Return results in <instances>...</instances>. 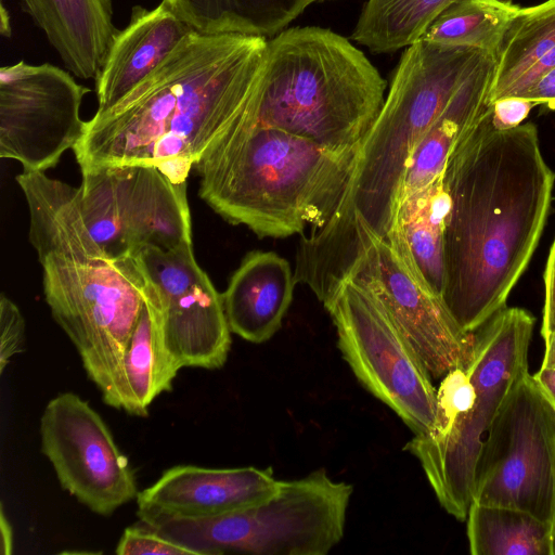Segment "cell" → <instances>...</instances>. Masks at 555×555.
<instances>
[{
  "label": "cell",
  "instance_id": "obj_1",
  "mask_svg": "<svg viewBox=\"0 0 555 555\" xmlns=\"http://www.w3.org/2000/svg\"><path fill=\"white\" fill-rule=\"evenodd\" d=\"M554 182L537 127L499 128L491 105L453 147L442 172L441 300L463 331L505 307L540 241Z\"/></svg>",
  "mask_w": 555,
  "mask_h": 555
},
{
  "label": "cell",
  "instance_id": "obj_2",
  "mask_svg": "<svg viewBox=\"0 0 555 555\" xmlns=\"http://www.w3.org/2000/svg\"><path fill=\"white\" fill-rule=\"evenodd\" d=\"M268 39L191 31L135 88L86 121L73 149L81 171L154 166L176 183L249 107Z\"/></svg>",
  "mask_w": 555,
  "mask_h": 555
},
{
  "label": "cell",
  "instance_id": "obj_3",
  "mask_svg": "<svg viewBox=\"0 0 555 555\" xmlns=\"http://www.w3.org/2000/svg\"><path fill=\"white\" fill-rule=\"evenodd\" d=\"M485 54L423 39L405 48L340 199L320 228L300 238L297 283L325 299L374 240L387 238L416 144Z\"/></svg>",
  "mask_w": 555,
  "mask_h": 555
},
{
  "label": "cell",
  "instance_id": "obj_4",
  "mask_svg": "<svg viewBox=\"0 0 555 555\" xmlns=\"http://www.w3.org/2000/svg\"><path fill=\"white\" fill-rule=\"evenodd\" d=\"M359 150L253 122L242 114L195 165L201 198L232 224L283 238L320 228L349 181Z\"/></svg>",
  "mask_w": 555,
  "mask_h": 555
},
{
  "label": "cell",
  "instance_id": "obj_5",
  "mask_svg": "<svg viewBox=\"0 0 555 555\" xmlns=\"http://www.w3.org/2000/svg\"><path fill=\"white\" fill-rule=\"evenodd\" d=\"M386 81L347 38L318 26L268 40L262 80L246 118L338 152L359 150L385 103Z\"/></svg>",
  "mask_w": 555,
  "mask_h": 555
},
{
  "label": "cell",
  "instance_id": "obj_6",
  "mask_svg": "<svg viewBox=\"0 0 555 555\" xmlns=\"http://www.w3.org/2000/svg\"><path fill=\"white\" fill-rule=\"evenodd\" d=\"M533 317L503 308L474 333L469 358L442 377L434 427L404 450L422 465L440 505L465 520L474 501L476 468L488 429L517 380L528 373Z\"/></svg>",
  "mask_w": 555,
  "mask_h": 555
},
{
  "label": "cell",
  "instance_id": "obj_7",
  "mask_svg": "<svg viewBox=\"0 0 555 555\" xmlns=\"http://www.w3.org/2000/svg\"><path fill=\"white\" fill-rule=\"evenodd\" d=\"M37 255L51 314L104 402L152 285L137 256L108 257L90 232Z\"/></svg>",
  "mask_w": 555,
  "mask_h": 555
},
{
  "label": "cell",
  "instance_id": "obj_8",
  "mask_svg": "<svg viewBox=\"0 0 555 555\" xmlns=\"http://www.w3.org/2000/svg\"><path fill=\"white\" fill-rule=\"evenodd\" d=\"M353 488L321 468L281 480L269 499L212 517L138 511V524L194 555H325L344 537Z\"/></svg>",
  "mask_w": 555,
  "mask_h": 555
},
{
  "label": "cell",
  "instance_id": "obj_9",
  "mask_svg": "<svg viewBox=\"0 0 555 555\" xmlns=\"http://www.w3.org/2000/svg\"><path fill=\"white\" fill-rule=\"evenodd\" d=\"M323 305L335 325L338 349L363 387L414 435L429 431L437 418V389L379 300L348 278Z\"/></svg>",
  "mask_w": 555,
  "mask_h": 555
},
{
  "label": "cell",
  "instance_id": "obj_10",
  "mask_svg": "<svg viewBox=\"0 0 555 555\" xmlns=\"http://www.w3.org/2000/svg\"><path fill=\"white\" fill-rule=\"evenodd\" d=\"M473 503L512 507L555 524V404L529 372L486 434Z\"/></svg>",
  "mask_w": 555,
  "mask_h": 555
},
{
  "label": "cell",
  "instance_id": "obj_11",
  "mask_svg": "<svg viewBox=\"0 0 555 555\" xmlns=\"http://www.w3.org/2000/svg\"><path fill=\"white\" fill-rule=\"evenodd\" d=\"M80 208L86 225L111 258L155 246L192 243L185 182L154 166L122 165L81 171Z\"/></svg>",
  "mask_w": 555,
  "mask_h": 555
},
{
  "label": "cell",
  "instance_id": "obj_12",
  "mask_svg": "<svg viewBox=\"0 0 555 555\" xmlns=\"http://www.w3.org/2000/svg\"><path fill=\"white\" fill-rule=\"evenodd\" d=\"M55 65L23 61L0 69V156L23 171H44L80 140V117L90 92Z\"/></svg>",
  "mask_w": 555,
  "mask_h": 555
},
{
  "label": "cell",
  "instance_id": "obj_13",
  "mask_svg": "<svg viewBox=\"0 0 555 555\" xmlns=\"http://www.w3.org/2000/svg\"><path fill=\"white\" fill-rule=\"evenodd\" d=\"M41 452L61 487L91 512L109 516L138 495L135 474L100 414L65 391L40 417Z\"/></svg>",
  "mask_w": 555,
  "mask_h": 555
},
{
  "label": "cell",
  "instance_id": "obj_14",
  "mask_svg": "<svg viewBox=\"0 0 555 555\" xmlns=\"http://www.w3.org/2000/svg\"><path fill=\"white\" fill-rule=\"evenodd\" d=\"M348 278L379 300L431 377L441 378L466 364L474 333L459 326L441 299L415 280L386 240H374Z\"/></svg>",
  "mask_w": 555,
  "mask_h": 555
},
{
  "label": "cell",
  "instance_id": "obj_15",
  "mask_svg": "<svg viewBox=\"0 0 555 555\" xmlns=\"http://www.w3.org/2000/svg\"><path fill=\"white\" fill-rule=\"evenodd\" d=\"M272 469L178 465L137 495L138 511L180 517H212L258 504L280 488Z\"/></svg>",
  "mask_w": 555,
  "mask_h": 555
},
{
  "label": "cell",
  "instance_id": "obj_16",
  "mask_svg": "<svg viewBox=\"0 0 555 555\" xmlns=\"http://www.w3.org/2000/svg\"><path fill=\"white\" fill-rule=\"evenodd\" d=\"M157 324L164 350L180 370L225 364L232 332L222 294L207 273L181 295L159 301Z\"/></svg>",
  "mask_w": 555,
  "mask_h": 555
},
{
  "label": "cell",
  "instance_id": "obj_17",
  "mask_svg": "<svg viewBox=\"0 0 555 555\" xmlns=\"http://www.w3.org/2000/svg\"><path fill=\"white\" fill-rule=\"evenodd\" d=\"M194 29L165 2L134 7L96 78L98 111H106L142 82Z\"/></svg>",
  "mask_w": 555,
  "mask_h": 555
},
{
  "label": "cell",
  "instance_id": "obj_18",
  "mask_svg": "<svg viewBox=\"0 0 555 555\" xmlns=\"http://www.w3.org/2000/svg\"><path fill=\"white\" fill-rule=\"evenodd\" d=\"M296 280L289 262L273 251L248 253L222 293L232 333L261 344L282 326Z\"/></svg>",
  "mask_w": 555,
  "mask_h": 555
},
{
  "label": "cell",
  "instance_id": "obj_19",
  "mask_svg": "<svg viewBox=\"0 0 555 555\" xmlns=\"http://www.w3.org/2000/svg\"><path fill=\"white\" fill-rule=\"evenodd\" d=\"M65 67L96 79L119 30L111 0H22Z\"/></svg>",
  "mask_w": 555,
  "mask_h": 555
},
{
  "label": "cell",
  "instance_id": "obj_20",
  "mask_svg": "<svg viewBox=\"0 0 555 555\" xmlns=\"http://www.w3.org/2000/svg\"><path fill=\"white\" fill-rule=\"evenodd\" d=\"M494 66V56L485 54L416 144L399 201L427 188L442 175L455 144L490 107Z\"/></svg>",
  "mask_w": 555,
  "mask_h": 555
},
{
  "label": "cell",
  "instance_id": "obj_21",
  "mask_svg": "<svg viewBox=\"0 0 555 555\" xmlns=\"http://www.w3.org/2000/svg\"><path fill=\"white\" fill-rule=\"evenodd\" d=\"M448 206L441 175L427 188L399 201L386 238L415 280L440 299L444 285L443 232Z\"/></svg>",
  "mask_w": 555,
  "mask_h": 555
},
{
  "label": "cell",
  "instance_id": "obj_22",
  "mask_svg": "<svg viewBox=\"0 0 555 555\" xmlns=\"http://www.w3.org/2000/svg\"><path fill=\"white\" fill-rule=\"evenodd\" d=\"M494 57L490 104L518 98L555 67V0L519 7Z\"/></svg>",
  "mask_w": 555,
  "mask_h": 555
},
{
  "label": "cell",
  "instance_id": "obj_23",
  "mask_svg": "<svg viewBox=\"0 0 555 555\" xmlns=\"http://www.w3.org/2000/svg\"><path fill=\"white\" fill-rule=\"evenodd\" d=\"M158 296L152 286L112 390L104 401L108 406L124 410L130 415L146 417L151 403L163 392L172 390L180 371L164 350L158 324Z\"/></svg>",
  "mask_w": 555,
  "mask_h": 555
},
{
  "label": "cell",
  "instance_id": "obj_24",
  "mask_svg": "<svg viewBox=\"0 0 555 555\" xmlns=\"http://www.w3.org/2000/svg\"><path fill=\"white\" fill-rule=\"evenodd\" d=\"M203 34L273 37L298 17L311 0H163Z\"/></svg>",
  "mask_w": 555,
  "mask_h": 555
},
{
  "label": "cell",
  "instance_id": "obj_25",
  "mask_svg": "<svg viewBox=\"0 0 555 555\" xmlns=\"http://www.w3.org/2000/svg\"><path fill=\"white\" fill-rule=\"evenodd\" d=\"M466 519L473 555H553V525L527 512L472 503Z\"/></svg>",
  "mask_w": 555,
  "mask_h": 555
},
{
  "label": "cell",
  "instance_id": "obj_26",
  "mask_svg": "<svg viewBox=\"0 0 555 555\" xmlns=\"http://www.w3.org/2000/svg\"><path fill=\"white\" fill-rule=\"evenodd\" d=\"M456 0H366L351 40L373 53H391L420 40L433 21ZM514 3L515 0H501Z\"/></svg>",
  "mask_w": 555,
  "mask_h": 555
},
{
  "label": "cell",
  "instance_id": "obj_27",
  "mask_svg": "<svg viewBox=\"0 0 555 555\" xmlns=\"http://www.w3.org/2000/svg\"><path fill=\"white\" fill-rule=\"evenodd\" d=\"M518 9L519 5L501 0H456L433 21L421 39L474 48L495 56Z\"/></svg>",
  "mask_w": 555,
  "mask_h": 555
},
{
  "label": "cell",
  "instance_id": "obj_28",
  "mask_svg": "<svg viewBox=\"0 0 555 555\" xmlns=\"http://www.w3.org/2000/svg\"><path fill=\"white\" fill-rule=\"evenodd\" d=\"M137 258L159 301L181 295L206 274L195 260L192 243L170 249L146 246Z\"/></svg>",
  "mask_w": 555,
  "mask_h": 555
},
{
  "label": "cell",
  "instance_id": "obj_29",
  "mask_svg": "<svg viewBox=\"0 0 555 555\" xmlns=\"http://www.w3.org/2000/svg\"><path fill=\"white\" fill-rule=\"evenodd\" d=\"M115 552L118 555H194L186 547L162 537L138 522L125 529Z\"/></svg>",
  "mask_w": 555,
  "mask_h": 555
},
{
  "label": "cell",
  "instance_id": "obj_30",
  "mask_svg": "<svg viewBox=\"0 0 555 555\" xmlns=\"http://www.w3.org/2000/svg\"><path fill=\"white\" fill-rule=\"evenodd\" d=\"M26 324L18 307L4 294L0 297V373L11 359L25 350Z\"/></svg>",
  "mask_w": 555,
  "mask_h": 555
},
{
  "label": "cell",
  "instance_id": "obj_31",
  "mask_svg": "<svg viewBox=\"0 0 555 555\" xmlns=\"http://www.w3.org/2000/svg\"><path fill=\"white\" fill-rule=\"evenodd\" d=\"M535 106L533 102L520 98H505L491 104L492 120L499 128H513L525 120Z\"/></svg>",
  "mask_w": 555,
  "mask_h": 555
},
{
  "label": "cell",
  "instance_id": "obj_32",
  "mask_svg": "<svg viewBox=\"0 0 555 555\" xmlns=\"http://www.w3.org/2000/svg\"><path fill=\"white\" fill-rule=\"evenodd\" d=\"M555 332V238L551 246L544 272V306L542 315V337Z\"/></svg>",
  "mask_w": 555,
  "mask_h": 555
},
{
  "label": "cell",
  "instance_id": "obj_33",
  "mask_svg": "<svg viewBox=\"0 0 555 555\" xmlns=\"http://www.w3.org/2000/svg\"><path fill=\"white\" fill-rule=\"evenodd\" d=\"M518 98L555 109V67L546 72L532 87Z\"/></svg>",
  "mask_w": 555,
  "mask_h": 555
},
{
  "label": "cell",
  "instance_id": "obj_34",
  "mask_svg": "<svg viewBox=\"0 0 555 555\" xmlns=\"http://www.w3.org/2000/svg\"><path fill=\"white\" fill-rule=\"evenodd\" d=\"M13 551V528L8 520L3 505L0 508V554L10 555Z\"/></svg>",
  "mask_w": 555,
  "mask_h": 555
},
{
  "label": "cell",
  "instance_id": "obj_35",
  "mask_svg": "<svg viewBox=\"0 0 555 555\" xmlns=\"http://www.w3.org/2000/svg\"><path fill=\"white\" fill-rule=\"evenodd\" d=\"M533 377L555 404V369L541 366Z\"/></svg>",
  "mask_w": 555,
  "mask_h": 555
},
{
  "label": "cell",
  "instance_id": "obj_36",
  "mask_svg": "<svg viewBox=\"0 0 555 555\" xmlns=\"http://www.w3.org/2000/svg\"><path fill=\"white\" fill-rule=\"evenodd\" d=\"M545 343L542 367L555 369V332L543 337Z\"/></svg>",
  "mask_w": 555,
  "mask_h": 555
},
{
  "label": "cell",
  "instance_id": "obj_37",
  "mask_svg": "<svg viewBox=\"0 0 555 555\" xmlns=\"http://www.w3.org/2000/svg\"><path fill=\"white\" fill-rule=\"evenodd\" d=\"M9 13L7 12L3 4H1V28L0 31L3 36H10V18L8 17Z\"/></svg>",
  "mask_w": 555,
  "mask_h": 555
},
{
  "label": "cell",
  "instance_id": "obj_38",
  "mask_svg": "<svg viewBox=\"0 0 555 555\" xmlns=\"http://www.w3.org/2000/svg\"><path fill=\"white\" fill-rule=\"evenodd\" d=\"M553 555H555V524L553 526Z\"/></svg>",
  "mask_w": 555,
  "mask_h": 555
},
{
  "label": "cell",
  "instance_id": "obj_39",
  "mask_svg": "<svg viewBox=\"0 0 555 555\" xmlns=\"http://www.w3.org/2000/svg\"><path fill=\"white\" fill-rule=\"evenodd\" d=\"M311 1L314 2V1H321V0H311Z\"/></svg>",
  "mask_w": 555,
  "mask_h": 555
}]
</instances>
